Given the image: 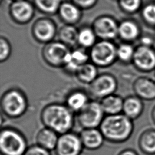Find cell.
<instances>
[{
  "mask_svg": "<svg viewBox=\"0 0 155 155\" xmlns=\"http://www.w3.org/2000/svg\"><path fill=\"white\" fill-rule=\"evenodd\" d=\"M40 119L44 127L59 135L71 131L74 124V113L61 103L46 105L41 111Z\"/></svg>",
  "mask_w": 155,
  "mask_h": 155,
  "instance_id": "obj_1",
  "label": "cell"
},
{
  "mask_svg": "<svg viewBox=\"0 0 155 155\" xmlns=\"http://www.w3.org/2000/svg\"><path fill=\"white\" fill-rule=\"evenodd\" d=\"M99 128L105 140L120 143L130 139L134 130V124L133 120L122 113L105 116Z\"/></svg>",
  "mask_w": 155,
  "mask_h": 155,
  "instance_id": "obj_2",
  "label": "cell"
},
{
  "mask_svg": "<svg viewBox=\"0 0 155 155\" xmlns=\"http://www.w3.org/2000/svg\"><path fill=\"white\" fill-rule=\"evenodd\" d=\"M27 108V98L21 90L12 88L2 94L1 108L5 116L11 119L19 118L26 113Z\"/></svg>",
  "mask_w": 155,
  "mask_h": 155,
  "instance_id": "obj_3",
  "label": "cell"
},
{
  "mask_svg": "<svg viewBox=\"0 0 155 155\" xmlns=\"http://www.w3.org/2000/svg\"><path fill=\"white\" fill-rule=\"evenodd\" d=\"M28 148L24 135L13 127L2 128L0 131L1 155H24Z\"/></svg>",
  "mask_w": 155,
  "mask_h": 155,
  "instance_id": "obj_4",
  "label": "cell"
},
{
  "mask_svg": "<svg viewBox=\"0 0 155 155\" xmlns=\"http://www.w3.org/2000/svg\"><path fill=\"white\" fill-rule=\"evenodd\" d=\"M117 47L111 41H97L90 48V59L97 67H110L117 60Z\"/></svg>",
  "mask_w": 155,
  "mask_h": 155,
  "instance_id": "obj_5",
  "label": "cell"
},
{
  "mask_svg": "<svg viewBox=\"0 0 155 155\" xmlns=\"http://www.w3.org/2000/svg\"><path fill=\"white\" fill-rule=\"evenodd\" d=\"M71 50L61 41H51L45 44L41 51L43 61L53 68H64L68 61Z\"/></svg>",
  "mask_w": 155,
  "mask_h": 155,
  "instance_id": "obj_6",
  "label": "cell"
},
{
  "mask_svg": "<svg viewBox=\"0 0 155 155\" xmlns=\"http://www.w3.org/2000/svg\"><path fill=\"white\" fill-rule=\"evenodd\" d=\"M100 102L90 101L86 106L77 113V120L83 129L97 128L105 117Z\"/></svg>",
  "mask_w": 155,
  "mask_h": 155,
  "instance_id": "obj_7",
  "label": "cell"
},
{
  "mask_svg": "<svg viewBox=\"0 0 155 155\" xmlns=\"http://www.w3.org/2000/svg\"><path fill=\"white\" fill-rule=\"evenodd\" d=\"M117 81L111 74L104 73L88 85V93L94 99H102L114 94L117 89Z\"/></svg>",
  "mask_w": 155,
  "mask_h": 155,
  "instance_id": "obj_8",
  "label": "cell"
},
{
  "mask_svg": "<svg viewBox=\"0 0 155 155\" xmlns=\"http://www.w3.org/2000/svg\"><path fill=\"white\" fill-rule=\"evenodd\" d=\"M84 148L79 134L69 131L59 135L54 151L56 155H81Z\"/></svg>",
  "mask_w": 155,
  "mask_h": 155,
  "instance_id": "obj_9",
  "label": "cell"
},
{
  "mask_svg": "<svg viewBox=\"0 0 155 155\" xmlns=\"http://www.w3.org/2000/svg\"><path fill=\"white\" fill-rule=\"evenodd\" d=\"M131 64L135 68L142 73L155 70V48L139 44L135 51Z\"/></svg>",
  "mask_w": 155,
  "mask_h": 155,
  "instance_id": "obj_10",
  "label": "cell"
},
{
  "mask_svg": "<svg viewBox=\"0 0 155 155\" xmlns=\"http://www.w3.org/2000/svg\"><path fill=\"white\" fill-rule=\"evenodd\" d=\"M119 25L113 19L103 17L98 19L94 24L93 30L101 40L111 41L118 36Z\"/></svg>",
  "mask_w": 155,
  "mask_h": 155,
  "instance_id": "obj_11",
  "label": "cell"
},
{
  "mask_svg": "<svg viewBox=\"0 0 155 155\" xmlns=\"http://www.w3.org/2000/svg\"><path fill=\"white\" fill-rule=\"evenodd\" d=\"M56 33L55 25L48 19L38 21L32 28V34L35 40L45 44L53 41Z\"/></svg>",
  "mask_w": 155,
  "mask_h": 155,
  "instance_id": "obj_12",
  "label": "cell"
},
{
  "mask_svg": "<svg viewBox=\"0 0 155 155\" xmlns=\"http://www.w3.org/2000/svg\"><path fill=\"white\" fill-rule=\"evenodd\" d=\"M133 90L136 96L142 100L155 99V81L146 76L136 78L133 84Z\"/></svg>",
  "mask_w": 155,
  "mask_h": 155,
  "instance_id": "obj_13",
  "label": "cell"
},
{
  "mask_svg": "<svg viewBox=\"0 0 155 155\" xmlns=\"http://www.w3.org/2000/svg\"><path fill=\"white\" fill-rule=\"evenodd\" d=\"M141 35V28L134 20L127 19L119 25L118 36L123 42L131 43L139 40Z\"/></svg>",
  "mask_w": 155,
  "mask_h": 155,
  "instance_id": "obj_14",
  "label": "cell"
},
{
  "mask_svg": "<svg viewBox=\"0 0 155 155\" xmlns=\"http://www.w3.org/2000/svg\"><path fill=\"white\" fill-rule=\"evenodd\" d=\"M79 136L84 148L88 150H96L100 148L105 140L99 128L83 129Z\"/></svg>",
  "mask_w": 155,
  "mask_h": 155,
  "instance_id": "obj_15",
  "label": "cell"
},
{
  "mask_svg": "<svg viewBox=\"0 0 155 155\" xmlns=\"http://www.w3.org/2000/svg\"><path fill=\"white\" fill-rule=\"evenodd\" d=\"M144 109L143 100L136 95L128 96L124 99L122 113L131 120L139 118Z\"/></svg>",
  "mask_w": 155,
  "mask_h": 155,
  "instance_id": "obj_16",
  "label": "cell"
},
{
  "mask_svg": "<svg viewBox=\"0 0 155 155\" xmlns=\"http://www.w3.org/2000/svg\"><path fill=\"white\" fill-rule=\"evenodd\" d=\"M59 134L53 130L46 127L40 129L36 135V144L48 150H54Z\"/></svg>",
  "mask_w": 155,
  "mask_h": 155,
  "instance_id": "obj_17",
  "label": "cell"
},
{
  "mask_svg": "<svg viewBox=\"0 0 155 155\" xmlns=\"http://www.w3.org/2000/svg\"><path fill=\"white\" fill-rule=\"evenodd\" d=\"M140 151L145 155H155V129L148 128L139 135L137 141Z\"/></svg>",
  "mask_w": 155,
  "mask_h": 155,
  "instance_id": "obj_18",
  "label": "cell"
},
{
  "mask_svg": "<svg viewBox=\"0 0 155 155\" xmlns=\"http://www.w3.org/2000/svg\"><path fill=\"white\" fill-rule=\"evenodd\" d=\"M90 56L82 49L71 50L68 61L64 68L69 73L75 74L76 71L82 65L88 62Z\"/></svg>",
  "mask_w": 155,
  "mask_h": 155,
  "instance_id": "obj_19",
  "label": "cell"
},
{
  "mask_svg": "<svg viewBox=\"0 0 155 155\" xmlns=\"http://www.w3.org/2000/svg\"><path fill=\"white\" fill-rule=\"evenodd\" d=\"M104 112L107 115L117 114L122 113L124 99L115 93L109 95L101 101Z\"/></svg>",
  "mask_w": 155,
  "mask_h": 155,
  "instance_id": "obj_20",
  "label": "cell"
},
{
  "mask_svg": "<svg viewBox=\"0 0 155 155\" xmlns=\"http://www.w3.org/2000/svg\"><path fill=\"white\" fill-rule=\"evenodd\" d=\"M88 94L82 90H75L69 93L66 98L65 105L73 113H78L89 102Z\"/></svg>",
  "mask_w": 155,
  "mask_h": 155,
  "instance_id": "obj_21",
  "label": "cell"
},
{
  "mask_svg": "<svg viewBox=\"0 0 155 155\" xmlns=\"http://www.w3.org/2000/svg\"><path fill=\"white\" fill-rule=\"evenodd\" d=\"M12 13L15 19L19 22H26L33 15V7L25 1H18L13 4L11 7Z\"/></svg>",
  "mask_w": 155,
  "mask_h": 155,
  "instance_id": "obj_22",
  "label": "cell"
},
{
  "mask_svg": "<svg viewBox=\"0 0 155 155\" xmlns=\"http://www.w3.org/2000/svg\"><path fill=\"white\" fill-rule=\"evenodd\" d=\"M82 83L89 85L99 75L97 67L92 62H87L79 68L74 74Z\"/></svg>",
  "mask_w": 155,
  "mask_h": 155,
  "instance_id": "obj_23",
  "label": "cell"
},
{
  "mask_svg": "<svg viewBox=\"0 0 155 155\" xmlns=\"http://www.w3.org/2000/svg\"><path fill=\"white\" fill-rule=\"evenodd\" d=\"M78 32L79 31L73 25H64L60 28L58 32L59 41L70 48L73 47L78 44Z\"/></svg>",
  "mask_w": 155,
  "mask_h": 155,
  "instance_id": "obj_24",
  "label": "cell"
},
{
  "mask_svg": "<svg viewBox=\"0 0 155 155\" xmlns=\"http://www.w3.org/2000/svg\"><path fill=\"white\" fill-rule=\"evenodd\" d=\"M96 38L93 29L83 28L79 30L78 44L83 48H91L96 44Z\"/></svg>",
  "mask_w": 155,
  "mask_h": 155,
  "instance_id": "obj_25",
  "label": "cell"
},
{
  "mask_svg": "<svg viewBox=\"0 0 155 155\" xmlns=\"http://www.w3.org/2000/svg\"><path fill=\"white\" fill-rule=\"evenodd\" d=\"M60 15L64 21L68 23H74L78 21L80 16L78 8L74 4L65 2L59 8Z\"/></svg>",
  "mask_w": 155,
  "mask_h": 155,
  "instance_id": "obj_26",
  "label": "cell"
},
{
  "mask_svg": "<svg viewBox=\"0 0 155 155\" xmlns=\"http://www.w3.org/2000/svg\"><path fill=\"white\" fill-rule=\"evenodd\" d=\"M135 47L131 43L123 42L117 47V58L120 62L128 64L132 62Z\"/></svg>",
  "mask_w": 155,
  "mask_h": 155,
  "instance_id": "obj_27",
  "label": "cell"
},
{
  "mask_svg": "<svg viewBox=\"0 0 155 155\" xmlns=\"http://www.w3.org/2000/svg\"><path fill=\"white\" fill-rule=\"evenodd\" d=\"M140 14L143 22L147 26L155 28V1H151L143 5Z\"/></svg>",
  "mask_w": 155,
  "mask_h": 155,
  "instance_id": "obj_28",
  "label": "cell"
},
{
  "mask_svg": "<svg viewBox=\"0 0 155 155\" xmlns=\"http://www.w3.org/2000/svg\"><path fill=\"white\" fill-rule=\"evenodd\" d=\"M119 3L122 8L129 13L140 11L143 7L142 0H119Z\"/></svg>",
  "mask_w": 155,
  "mask_h": 155,
  "instance_id": "obj_29",
  "label": "cell"
},
{
  "mask_svg": "<svg viewBox=\"0 0 155 155\" xmlns=\"http://www.w3.org/2000/svg\"><path fill=\"white\" fill-rule=\"evenodd\" d=\"M38 7L47 13L54 12L59 6L60 0H35Z\"/></svg>",
  "mask_w": 155,
  "mask_h": 155,
  "instance_id": "obj_30",
  "label": "cell"
},
{
  "mask_svg": "<svg viewBox=\"0 0 155 155\" xmlns=\"http://www.w3.org/2000/svg\"><path fill=\"white\" fill-rule=\"evenodd\" d=\"M12 53V47L8 40L3 36L0 39V62L6 61Z\"/></svg>",
  "mask_w": 155,
  "mask_h": 155,
  "instance_id": "obj_31",
  "label": "cell"
},
{
  "mask_svg": "<svg viewBox=\"0 0 155 155\" xmlns=\"http://www.w3.org/2000/svg\"><path fill=\"white\" fill-rule=\"evenodd\" d=\"M24 155H51L50 151L37 144L28 147Z\"/></svg>",
  "mask_w": 155,
  "mask_h": 155,
  "instance_id": "obj_32",
  "label": "cell"
},
{
  "mask_svg": "<svg viewBox=\"0 0 155 155\" xmlns=\"http://www.w3.org/2000/svg\"><path fill=\"white\" fill-rule=\"evenodd\" d=\"M139 41L140 45L154 47V40L151 35H142L139 39Z\"/></svg>",
  "mask_w": 155,
  "mask_h": 155,
  "instance_id": "obj_33",
  "label": "cell"
},
{
  "mask_svg": "<svg viewBox=\"0 0 155 155\" xmlns=\"http://www.w3.org/2000/svg\"><path fill=\"white\" fill-rule=\"evenodd\" d=\"M73 1L79 6L89 7L94 4L96 0H73Z\"/></svg>",
  "mask_w": 155,
  "mask_h": 155,
  "instance_id": "obj_34",
  "label": "cell"
},
{
  "mask_svg": "<svg viewBox=\"0 0 155 155\" xmlns=\"http://www.w3.org/2000/svg\"><path fill=\"white\" fill-rule=\"evenodd\" d=\"M117 155H139V154L134 150L127 148V149L122 150Z\"/></svg>",
  "mask_w": 155,
  "mask_h": 155,
  "instance_id": "obj_35",
  "label": "cell"
},
{
  "mask_svg": "<svg viewBox=\"0 0 155 155\" xmlns=\"http://www.w3.org/2000/svg\"><path fill=\"white\" fill-rule=\"evenodd\" d=\"M151 118L154 124L155 125V105L153 107L151 111Z\"/></svg>",
  "mask_w": 155,
  "mask_h": 155,
  "instance_id": "obj_36",
  "label": "cell"
},
{
  "mask_svg": "<svg viewBox=\"0 0 155 155\" xmlns=\"http://www.w3.org/2000/svg\"><path fill=\"white\" fill-rule=\"evenodd\" d=\"M152 1H155V0H152Z\"/></svg>",
  "mask_w": 155,
  "mask_h": 155,
  "instance_id": "obj_37",
  "label": "cell"
},
{
  "mask_svg": "<svg viewBox=\"0 0 155 155\" xmlns=\"http://www.w3.org/2000/svg\"><path fill=\"white\" fill-rule=\"evenodd\" d=\"M154 73H155V70H154Z\"/></svg>",
  "mask_w": 155,
  "mask_h": 155,
  "instance_id": "obj_38",
  "label": "cell"
}]
</instances>
